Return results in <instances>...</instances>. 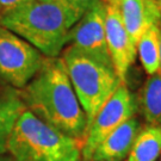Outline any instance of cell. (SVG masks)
<instances>
[{"label": "cell", "mask_w": 161, "mask_h": 161, "mask_svg": "<svg viewBox=\"0 0 161 161\" xmlns=\"http://www.w3.org/2000/svg\"><path fill=\"white\" fill-rule=\"evenodd\" d=\"M18 92L25 109L48 125L84 144L88 122L61 56L44 58L38 73Z\"/></svg>", "instance_id": "6da1fadb"}, {"label": "cell", "mask_w": 161, "mask_h": 161, "mask_svg": "<svg viewBox=\"0 0 161 161\" xmlns=\"http://www.w3.org/2000/svg\"><path fill=\"white\" fill-rule=\"evenodd\" d=\"M80 16L49 0H32L0 14V25L18 35L46 58H58Z\"/></svg>", "instance_id": "7a4b0ae2"}, {"label": "cell", "mask_w": 161, "mask_h": 161, "mask_svg": "<svg viewBox=\"0 0 161 161\" xmlns=\"http://www.w3.org/2000/svg\"><path fill=\"white\" fill-rule=\"evenodd\" d=\"M82 143L24 110L12 129L7 154L14 161H81Z\"/></svg>", "instance_id": "3957f363"}, {"label": "cell", "mask_w": 161, "mask_h": 161, "mask_svg": "<svg viewBox=\"0 0 161 161\" xmlns=\"http://www.w3.org/2000/svg\"><path fill=\"white\" fill-rule=\"evenodd\" d=\"M67 74L78 100L85 111L88 128L98 111L122 85L115 69L99 62L74 47L61 53Z\"/></svg>", "instance_id": "277c9868"}, {"label": "cell", "mask_w": 161, "mask_h": 161, "mask_svg": "<svg viewBox=\"0 0 161 161\" xmlns=\"http://www.w3.org/2000/svg\"><path fill=\"white\" fill-rule=\"evenodd\" d=\"M46 56L18 35L0 25V80L22 90L38 73Z\"/></svg>", "instance_id": "5b68a950"}, {"label": "cell", "mask_w": 161, "mask_h": 161, "mask_svg": "<svg viewBox=\"0 0 161 161\" xmlns=\"http://www.w3.org/2000/svg\"><path fill=\"white\" fill-rule=\"evenodd\" d=\"M136 112V97L130 92L127 84H122L98 111L88 128L85 142L82 144V161L90 160L98 144L121 124L135 117Z\"/></svg>", "instance_id": "8992f818"}, {"label": "cell", "mask_w": 161, "mask_h": 161, "mask_svg": "<svg viewBox=\"0 0 161 161\" xmlns=\"http://www.w3.org/2000/svg\"><path fill=\"white\" fill-rule=\"evenodd\" d=\"M104 17V5L100 0L73 25L67 36V46L74 47L81 53L114 68L106 43Z\"/></svg>", "instance_id": "52a82bcc"}, {"label": "cell", "mask_w": 161, "mask_h": 161, "mask_svg": "<svg viewBox=\"0 0 161 161\" xmlns=\"http://www.w3.org/2000/svg\"><path fill=\"white\" fill-rule=\"evenodd\" d=\"M105 13V36L116 74L127 84L128 72L137 55L136 44L128 34L119 12V0H102Z\"/></svg>", "instance_id": "ba28073f"}, {"label": "cell", "mask_w": 161, "mask_h": 161, "mask_svg": "<svg viewBox=\"0 0 161 161\" xmlns=\"http://www.w3.org/2000/svg\"><path fill=\"white\" fill-rule=\"evenodd\" d=\"M141 129L136 117L128 119L98 144L88 161H124Z\"/></svg>", "instance_id": "9c48e42d"}, {"label": "cell", "mask_w": 161, "mask_h": 161, "mask_svg": "<svg viewBox=\"0 0 161 161\" xmlns=\"http://www.w3.org/2000/svg\"><path fill=\"white\" fill-rule=\"evenodd\" d=\"M119 12L135 44L149 26L161 20L158 4L152 0H119Z\"/></svg>", "instance_id": "30bf717a"}, {"label": "cell", "mask_w": 161, "mask_h": 161, "mask_svg": "<svg viewBox=\"0 0 161 161\" xmlns=\"http://www.w3.org/2000/svg\"><path fill=\"white\" fill-rule=\"evenodd\" d=\"M25 105L16 88L5 86L0 90V155L7 153V142L18 117Z\"/></svg>", "instance_id": "8fae6325"}, {"label": "cell", "mask_w": 161, "mask_h": 161, "mask_svg": "<svg viewBox=\"0 0 161 161\" xmlns=\"http://www.w3.org/2000/svg\"><path fill=\"white\" fill-rule=\"evenodd\" d=\"M140 109L148 124L161 125V73L148 75L136 97Z\"/></svg>", "instance_id": "7c38bea8"}, {"label": "cell", "mask_w": 161, "mask_h": 161, "mask_svg": "<svg viewBox=\"0 0 161 161\" xmlns=\"http://www.w3.org/2000/svg\"><path fill=\"white\" fill-rule=\"evenodd\" d=\"M161 154V125L147 124L138 132L124 161H156Z\"/></svg>", "instance_id": "4fadbf2b"}, {"label": "cell", "mask_w": 161, "mask_h": 161, "mask_svg": "<svg viewBox=\"0 0 161 161\" xmlns=\"http://www.w3.org/2000/svg\"><path fill=\"white\" fill-rule=\"evenodd\" d=\"M136 52L146 73L153 75L159 72L160 58V23L149 26L140 37Z\"/></svg>", "instance_id": "5bb4252c"}, {"label": "cell", "mask_w": 161, "mask_h": 161, "mask_svg": "<svg viewBox=\"0 0 161 161\" xmlns=\"http://www.w3.org/2000/svg\"><path fill=\"white\" fill-rule=\"evenodd\" d=\"M53 3H56L58 5L64 6L66 8H68L70 11L75 12L76 14H79L82 17L92 6H94L100 0H49Z\"/></svg>", "instance_id": "9a60e30c"}, {"label": "cell", "mask_w": 161, "mask_h": 161, "mask_svg": "<svg viewBox=\"0 0 161 161\" xmlns=\"http://www.w3.org/2000/svg\"><path fill=\"white\" fill-rule=\"evenodd\" d=\"M32 0H0V8H1V13L4 12L12 11L17 7L28 4Z\"/></svg>", "instance_id": "2e32d148"}, {"label": "cell", "mask_w": 161, "mask_h": 161, "mask_svg": "<svg viewBox=\"0 0 161 161\" xmlns=\"http://www.w3.org/2000/svg\"><path fill=\"white\" fill-rule=\"evenodd\" d=\"M0 161H14L8 154H4V155H0Z\"/></svg>", "instance_id": "e0dca14e"}, {"label": "cell", "mask_w": 161, "mask_h": 161, "mask_svg": "<svg viewBox=\"0 0 161 161\" xmlns=\"http://www.w3.org/2000/svg\"><path fill=\"white\" fill-rule=\"evenodd\" d=\"M159 72L161 73V20H160V58H159Z\"/></svg>", "instance_id": "ac0fdd59"}, {"label": "cell", "mask_w": 161, "mask_h": 161, "mask_svg": "<svg viewBox=\"0 0 161 161\" xmlns=\"http://www.w3.org/2000/svg\"><path fill=\"white\" fill-rule=\"evenodd\" d=\"M156 4H158V7H159V12H160V18H161V0H158Z\"/></svg>", "instance_id": "d6986e66"}, {"label": "cell", "mask_w": 161, "mask_h": 161, "mask_svg": "<svg viewBox=\"0 0 161 161\" xmlns=\"http://www.w3.org/2000/svg\"><path fill=\"white\" fill-rule=\"evenodd\" d=\"M152 1H155V3H156V1H158V0H152Z\"/></svg>", "instance_id": "ffe728a7"}, {"label": "cell", "mask_w": 161, "mask_h": 161, "mask_svg": "<svg viewBox=\"0 0 161 161\" xmlns=\"http://www.w3.org/2000/svg\"><path fill=\"white\" fill-rule=\"evenodd\" d=\"M0 14H1V8H0Z\"/></svg>", "instance_id": "44dd1931"}, {"label": "cell", "mask_w": 161, "mask_h": 161, "mask_svg": "<svg viewBox=\"0 0 161 161\" xmlns=\"http://www.w3.org/2000/svg\"><path fill=\"white\" fill-rule=\"evenodd\" d=\"M159 161H161V158H160V160H159Z\"/></svg>", "instance_id": "7402d4cb"}]
</instances>
